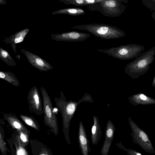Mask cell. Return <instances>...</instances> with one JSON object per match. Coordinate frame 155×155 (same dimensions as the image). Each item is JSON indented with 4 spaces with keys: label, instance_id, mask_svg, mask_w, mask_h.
I'll list each match as a JSON object with an SVG mask.
<instances>
[{
    "label": "cell",
    "instance_id": "1",
    "mask_svg": "<svg viewBox=\"0 0 155 155\" xmlns=\"http://www.w3.org/2000/svg\"><path fill=\"white\" fill-rule=\"evenodd\" d=\"M155 46H153L127 64L124 69L125 72L133 79L138 78L148 71L155 59Z\"/></svg>",
    "mask_w": 155,
    "mask_h": 155
},
{
    "label": "cell",
    "instance_id": "2",
    "mask_svg": "<svg viewBox=\"0 0 155 155\" xmlns=\"http://www.w3.org/2000/svg\"><path fill=\"white\" fill-rule=\"evenodd\" d=\"M60 97H55L54 101L58 110L62 117L64 127L68 129L71 121L78 105L84 102L92 103L93 100L90 94L85 93L82 97L77 102L72 100L67 101L63 91L60 92Z\"/></svg>",
    "mask_w": 155,
    "mask_h": 155
},
{
    "label": "cell",
    "instance_id": "3",
    "mask_svg": "<svg viewBox=\"0 0 155 155\" xmlns=\"http://www.w3.org/2000/svg\"><path fill=\"white\" fill-rule=\"evenodd\" d=\"M71 28L86 31L97 37L105 39L121 38L126 35L124 31L116 26L106 24H82L72 26Z\"/></svg>",
    "mask_w": 155,
    "mask_h": 155
},
{
    "label": "cell",
    "instance_id": "4",
    "mask_svg": "<svg viewBox=\"0 0 155 155\" xmlns=\"http://www.w3.org/2000/svg\"><path fill=\"white\" fill-rule=\"evenodd\" d=\"M122 2V0H98L88 5L87 8L90 11L99 12L106 17H116L121 15L126 9Z\"/></svg>",
    "mask_w": 155,
    "mask_h": 155
},
{
    "label": "cell",
    "instance_id": "5",
    "mask_svg": "<svg viewBox=\"0 0 155 155\" xmlns=\"http://www.w3.org/2000/svg\"><path fill=\"white\" fill-rule=\"evenodd\" d=\"M145 47L136 44H130L98 51L115 58L127 60L135 58L144 51Z\"/></svg>",
    "mask_w": 155,
    "mask_h": 155
},
{
    "label": "cell",
    "instance_id": "6",
    "mask_svg": "<svg viewBox=\"0 0 155 155\" xmlns=\"http://www.w3.org/2000/svg\"><path fill=\"white\" fill-rule=\"evenodd\" d=\"M128 121L132 132L130 135L134 143L139 145L147 153L155 152L153 145L147 134L140 128L129 117Z\"/></svg>",
    "mask_w": 155,
    "mask_h": 155
},
{
    "label": "cell",
    "instance_id": "7",
    "mask_svg": "<svg viewBox=\"0 0 155 155\" xmlns=\"http://www.w3.org/2000/svg\"><path fill=\"white\" fill-rule=\"evenodd\" d=\"M27 99L30 112L38 116H42L43 114V102L38 89L36 86H33L29 90Z\"/></svg>",
    "mask_w": 155,
    "mask_h": 155
},
{
    "label": "cell",
    "instance_id": "8",
    "mask_svg": "<svg viewBox=\"0 0 155 155\" xmlns=\"http://www.w3.org/2000/svg\"><path fill=\"white\" fill-rule=\"evenodd\" d=\"M40 90L43 104L44 121L47 124H56L57 118L56 114L54 112L51 99L43 87L42 86Z\"/></svg>",
    "mask_w": 155,
    "mask_h": 155
},
{
    "label": "cell",
    "instance_id": "9",
    "mask_svg": "<svg viewBox=\"0 0 155 155\" xmlns=\"http://www.w3.org/2000/svg\"><path fill=\"white\" fill-rule=\"evenodd\" d=\"M51 39L56 41H83L90 37L89 33L72 31L61 34H51Z\"/></svg>",
    "mask_w": 155,
    "mask_h": 155
},
{
    "label": "cell",
    "instance_id": "10",
    "mask_svg": "<svg viewBox=\"0 0 155 155\" xmlns=\"http://www.w3.org/2000/svg\"><path fill=\"white\" fill-rule=\"evenodd\" d=\"M21 51L25 55L29 62L41 71H48L54 68L48 62L39 56L24 49Z\"/></svg>",
    "mask_w": 155,
    "mask_h": 155
},
{
    "label": "cell",
    "instance_id": "11",
    "mask_svg": "<svg viewBox=\"0 0 155 155\" xmlns=\"http://www.w3.org/2000/svg\"><path fill=\"white\" fill-rule=\"evenodd\" d=\"M115 127L113 122L108 120L105 132V140L101 150V155H108L113 141Z\"/></svg>",
    "mask_w": 155,
    "mask_h": 155
},
{
    "label": "cell",
    "instance_id": "12",
    "mask_svg": "<svg viewBox=\"0 0 155 155\" xmlns=\"http://www.w3.org/2000/svg\"><path fill=\"white\" fill-rule=\"evenodd\" d=\"M78 142L79 147L82 155H89V152L91 151L89 146V141L87 137L84 127L81 121L79 123Z\"/></svg>",
    "mask_w": 155,
    "mask_h": 155
},
{
    "label": "cell",
    "instance_id": "13",
    "mask_svg": "<svg viewBox=\"0 0 155 155\" xmlns=\"http://www.w3.org/2000/svg\"><path fill=\"white\" fill-rule=\"evenodd\" d=\"M30 30L25 28L16 32L8 37H5L2 41L6 44L11 45L12 49L15 54H16V44L23 41L24 38Z\"/></svg>",
    "mask_w": 155,
    "mask_h": 155
},
{
    "label": "cell",
    "instance_id": "14",
    "mask_svg": "<svg viewBox=\"0 0 155 155\" xmlns=\"http://www.w3.org/2000/svg\"><path fill=\"white\" fill-rule=\"evenodd\" d=\"M129 103L136 106L139 104L146 105L155 104V99L142 94H133L128 98Z\"/></svg>",
    "mask_w": 155,
    "mask_h": 155
},
{
    "label": "cell",
    "instance_id": "15",
    "mask_svg": "<svg viewBox=\"0 0 155 155\" xmlns=\"http://www.w3.org/2000/svg\"><path fill=\"white\" fill-rule=\"evenodd\" d=\"M93 124L91 130V138L92 145L97 144L101 140L102 131L99 124V120L96 116L93 117Z\"/></svg>",
    "mask_w": 155,
    "mask_h": 155
},
{
    "label": "cell",
    "instance_id": "16",
    "mask_svg": "<svg viewBox=\"0 0 155 155\" xmlns=\"http://www.w3.org/2000/svg\"><path fill=\"white\" fill-rule=\"evenodd\" d=\"M85 12L81 8H66L58 10L53 12L51 14L53 15L66 14L72 16H79L84 15Z\"/></svg>",
    "mask_w": 155,
    "mask_h": 155
},
{
    "label": "cell",
    "instance_id": "17",
    "mask_svg": "<svg viewBox=\"0 0 155 155\" xmlns=\"http://www.w3.org/2000/svg\"><path fill=\"white\" fill-rule=\"evenodd\" d=\"M0 78L12 85L18 87L20 83L14 74L10 71H0Z\"/></svg>",
    "mask_w": 155,
    "mask_h": 155
},
{
    "label": "cell",
    "instance_id": "18",
    "mask_svg": "<svg viewBox=\"0 0 155 155\" xmlns=\"http://www.w3.org/2000/svg\"><path fill=\"white\" fill-rule=\"evenodd\" d=\"M98 1V0H59L60 2L67 5H72L79 6L89 5L95 3Z\"/></svg>",
    "mask_w": 155,
    "mask_h": 155
},
{
    "label": "cell",
    "instance_id": "19",
    "mask_svg": "<svg viewBox=\"0 0 155 155\" xmlns=\"http://www.w3.org/2000/svg\"><path fill=\"white\" fill-rule=\"evenodd\" d=\"M0 58L9 66L14 67L16 63L9 54L2 48H0Z\"/></svg>",
    "mask_w": 155,
    "mask_h": 155
},
{
    "label": "cell",
    "instance_id": "20",
    "mask_svg": "<svg viewBox=\"0 0 155 155\" xmlns=\"http://www.w3.org/2000/svg\"><path fill=\"white\" fill-rule=\"evenodd\" d=\"M20 117L28 125L31 126L36 127V121L35 119L31 116L20 114Z\"/></svg>",
    "mask_w": 155,
    "mask_h": 155
},
{
    "label": "cell",
    "instance_id": "21",
    "mask_svg": "<svg viewBox=\"0 0 155 155\" xmlns=\"http://www.w3.org/2000/svg\"><path fill=\"white\" fill-rule=\"evenodd\" d=\"M116 145L121 149L127 152V155H142L137 151L131 149H127L123 145L121 142L115 143Z\"/></svg>",
    "mask_w": 155,
    "mask_h": 155
},
{
    "label": "cell",
    "instance_id": "22",
    "mask_svg": "<svg viewBox=\"0 0 155 155\" xmlns=\"http://www.w3.org/2000/svg\"><path fill=\"white\" fill-rule=\"evenodd\" d=\"M142 2L151 11L155 12V0H142Z\"/></svg>",
    "mask_w": 155,
    "mask_h": 155
},
{
    "label": "cell",
    "instance_id": "23",
    "mask_svg": "<svg viewBox=\"0 0 155 155\" xmlns=\"http://www.w3.org/2000/svg\"><path fill=\"white\" fill-rule=\"evenodd\" d=\"M20 138L21 140L24 142H25L26 141V138L24 135L23 134H21L20 135Z\"/></svg>",
    "mask_w": 155,
    "mask_h": 155
},
{
    "label": "cell",
    "instance_id": "24",
    "mask_svg": "<svg viewBox=\"0 0 155 155\" xmlns=\"http://www.w3.org/2000/svg\"><path fill=\"white\" fill-rule=\"evenodd\" d=\"M6 1L5 0H0V4L1 5H5L7 4L6 2Z\"/></svg>",
    "mask_w": 155,
    "mask_h": 155
},
{
    "label": "cell",
    "instance_id": "25",
    "mask_svg": "<svg viewBox=\"0 0 155 155\" xmlns=\"http://www.w3.org/2000/svg\"><path fill=\"white\" fill-rule=\"evenodd\" d=\"M152 86L153 87H155V75L153 78L152 83Z\"/></svg>",
    "mask_w": 155,
    "mask_h": 155
},
{
    "label": "cell",
    "instance_id": "26",
    "mask_svg": "<svg viewBox=\"0 0 155 155\" xmlns=\"http://www.w3.org/2000/svg\"><path fill=\"white\" fill-rule=\"evenodd\" d=\"M18 155H23V153L21 150H19L18 152Z\"/></svg>",
    "mask_w": 155,
    "mask_h": 155
},
{
    "label": "cell",
    "instance_id": "27",
    "mask_svg": "<svg viewBox=\"0 0 155 155\" xmlns=\"http://www.w3.org/2000/svg\"><path fill=\"white\" fill-rule=\"evenodd\" d=\"M151 16L155 21V12H153L152 13Z\"/></svg>",
    "mask_w": 155,
    "mask_h": 155
},
{
    "label": "cell",
    "instance_id": "28",
    "mask_svg": "<svg viewBox=\"0 0 155 155\" xmlns=\"http://www.w3.org/2000/svg\"><path fill=\"white\" fill-rule=\"evenodd\" d=\"M16 58L18 59V60H20V55H17L16 56Z\"/></svg>",
    "mask_w": 155,
    "mask_h": 155
},
{
    "label": "cell",
    "instance_id": "29",
    "mask_svg": "<svg viewBox=\"0 0 155 155\" xmlns=\"http://www.w3.org/2000/svg\"></svg>",
    "mask_w": 155,
    "mask_h": 155
}]
</instances>
